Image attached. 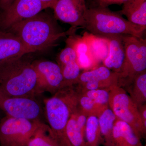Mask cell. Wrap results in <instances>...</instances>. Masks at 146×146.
Listing matches in <instances>:
<instances>
[{"label": "cell", "instance_id": "19", "mask_svg": "<svg viewBox=\"0 0 146 146\" xmlns=\"http://www.w3.org/2000/svg\"><path fill=\"white\" fill-rule=\"evenodd\" d=\"M117 117L109 108L105 110L98 117L100 129L103 139L104 145L112 146L113 127Z\"/></svg>", "mask_w": 146, "mask_h": 146}, {"label": "cell", "instance_id": "22", "mask_svg": "<svg viewBox=\"0 0 146 146\" xmlns=\"http://www.w3.org/2000/svg\"><path fill=\"white\" fill-rule=\"evenodd\" d=\"M27 146H60L50 132L49 126L44 124L29 140Z\"/></svg>", "mask_w": 146, "mask_h": 146}, {"label": "cell", "instance_id": "23", "mask_svg": "<svg viewBox=\"0 0 146 146\" xmlns=\"http://www.w3.org/2000/svg\"><path fill=\"white\" fill-rule=\"evenodd\" d=\"M78 108L88 117L94 116L98 118L105 110L109 106L97 103L90 98L81 94L80 91Z\"/></svg>", "mask_w": 146, "mask_h": 146}, {"label": "cell", "instance_id": "17", "mask_svg": "<svg viewBox=\"0 0 146 146\" xmlns=\"http://www.w3.org/2000/svg\"><path fill=\"white\" fill-rule=\"evenodd\" d=\"M77 55V62L80 69L88 70L96 67L98 63L91 53L87 40L75 34L70 35Z\"/></svg>", "mask_w": 146, "mask_h": 146}, {"label": "cell", "instance_id": "3", "mask_svg": "<svg viewBox=\"0 0 146 146\" xmlns=\"http://www.w3.org/2000/svg\"><path fill=\"white\" fill-rule=\"evenodd\" d=\"M82 28L90 34L101 37L129 35L141 38L146 29L131 23L117 11L100 6L87 8Z\"/></svg>", "mask_w": 146, "mask_h": 146}, {"label": "cell", "instance_id": "7", "mask_svg": "<svg viewBox=\"0 0 146 146\" xmlns=\"http://www.w3.org/2000/svg\"><path fill=\"white\" fill-rule=\"evenodd\" d=\"M44 123L7 116L0 121V146H27L36 130Z\"/></svg>", "mask_w": 146, "mask_h": 146}, {"label": "cell", "instance_id": "25", "mask_svg": "<svg viewBox=\"0 0 146 146\" xmlns=\"http://www.w3.org/2000/svg\"><path fill=\"white\" fill-rule=\"evenodd\" d=\"M128 0H93L89 3V5L88 7L94 6H100L102 7H108L109 6L112 5L123 4Z\"/></svg>", "mask_w": 146, "mask_h": 146}, {"label": "cell", "instance_id": "12", "mask_svg": "<svg viewBox=\"0 0 146 146\" xmlns=\"http://www.w3.org/2000/svg\"><path fill=\"white\" fill-rule=\"evenodd\" d=\"M52 9L56 20L74 28L83 27L87 9L85 0H57Z\"/></svg>", "mask_w": 146, "mask_h": 146}, {"label": "cell", "instance_id": "21", "mask_svg": "<svg viewBox=\"0 0 146 146\" xmlns=\"http://www.w3.org/2000/svg\"><path fill=\"white\" fill-rule=\"evenodd\" d=\"M85 138L86 145L99 146L104 143L100 129L98 118L96 116H89L85 127Z\"/></svg>", "mask_w": 146, "mask_h": 146}, {"label": "cell", "instance_id": "9", "mask_svg": "<svg viewBox=\"0 0 146 146\" xmlns=\"http://www.w3.org/2000/svg\"><path fill=\"white\" fill-rule=\"evenodd\" d=\"M46 9L40 0H16L0 12V31H7L15 24L33 17Z\"/></svg>", "mask_w": 146, "mask_h": 146}, {"label": "cell", "instance_id": "5", "mask_svg": "<svg viewBox=\"0 0 146 146\" xmlns=\"http://www.w3.org/2000/svg\"><path fill=\"white\" fill-rule=\"evenodd\" d=\"M122 38L125 57L119 74L118 86L125 88L146 71V39L129 35H123Z\"/></svg>", "mask_w": 146, "mask_h": 146}, {"label": "cell", "instance_id": "11", "mask_svg": "<svg viewBox=\"0 0 146 146\" xmlns=\"http://www.w3.org/2000/svg\"><path fill=\"white\" fill-rule=\"evenodd\" d=\"M38 76L40 94L48 92L54 94L65 87L61 69L57 63L49 60L33 62Z\"/></svg>", "mask_w": 146, "mask_h": 146}, {"label": "cell", "instance_id": "14", "mask_svg": "<svg viewBox=\"0 0 146 146\" xmlns=\"http://www.w3.org/2000/svg\"><path fill=\"white\" fill-rule=\"evenodd\" d=\"M123 35H115L104 37L108 40L109 51L103 61L104 65L118 75L122 69L125 52Z\"/></svg>", "mask_w": 146, "mask_h": 146}, {"label": "cell", "instance_id": "4", "mask_svg": "<svg viewBox=\"0 0 146 146\" xmlns=\"http://www.w3.org/2000/svg\"><path fill=\"white\" fill-rule=\"evenodd\" d=\"M80 94L76 85L66 86L44 100L45 114L51 133L60 146L64 145L65 127L77 109Z\"/></svg>", "mask_w": 146, "mask_h": 146}, {"label": "cell", "instance_id": "29", "mask_svg": "<svg viewBox=\"0 0 146 146\" xmlns=\"http://www.w3.org/2000/svg\"><path fill=\"white\" fill-rule=\"evenodd\" d=\"M93 1V0H87V1L88 2V4H89V3Z\"/></svg>", "mask_w": 146, "mask_h": 146}, {"label": "cell", "instance_id": "20", "mask_svg": "<svg viewBox=\"0 0 146 146\" xmlns=\"http://www.w3.org/2000/svg\"><path fill=\"white\" fill-rule=\"evenodd\" d=\"M89 45L93 56L98 63L105 60L108 54V40L104 37H99L85 33L84 35Z\"/></svg>", "mask_w": 146, "mask_h": 146}, {"label": "cell", "instance_id": "10", "mask_svg": "<svg viewBox=\"0 0 146 146\" xmlns=\"http://www.w3.org/2000/svg\"><path fill=\"white\" fill-rule=\"evenodd\" d=\"M119 75L104 65L80 74L76 84L80 91L105 89L118 86Z\"/></svg>", "mask_w": 146, "mask_h": 146}, {"label": "cell", "instance_id": "18", "mask_svg": "<svg viewBox=\"0 0 146 146\" xmlns=\"http://www.w3.org/2000/svg\"><path fill=\"white\" fill-rule=\"evenodd\" d=\"M125 88L129 96L138 108L145 104L146 71L137 76L133 82Z\"/></svg>", "mask_w": 146, "mask_h": 146}, {"label": "cell", "instance_id": "27", "mask_svg": "<svg viewBox=\"0 0 146 146\" xmlns=\"http://www.w3.org/2000/svg\"><path fill=\"white\" fill-rule=\"evenodd\" d=\"M16 1V0H0V12L8 8Z\"/></svg>", "mask_w": 146, "mask_h": 146}, {"label": "cell", "instance_id": "13", "mask_svg": "<svg viewBox=\"0 0 146 146\" xmlns=\"http://www.w3.org/2000/svg\"><path fill=\"white\" fill-rule=\"evenodd\" d=\"M33 53L15 35L0 31V64Z\"/></svg>", "mask_w": 146, "mask_h": 146}, {"label": "cell", "instance_id": "30", "mask_svg": "<svg viewBox=\"0 0 146 146\" xmlns=\"http://www.w3.org/2000/svg\"><path fill=\"white\" fill-rule=\"evenodd\" d=\"M86 146H89V145H86Z\"/></svg>", "mask_w": 146, "mask_h": 146}, {"label": "cell", "instance_id": "6", "mask_svg": "<svg viewBox=\"0 0 146 146\" xmlns=\"http://www.w3.org/2000/svg\"><path fill=\"white\" fill-rule=\"evenodd\" d=\"M109 108L117 118L128 124L139 138H145L144 126L138 106L125 89L116 86L109 91Z\"/></svg>", "mask_w": 146, "mask_h": 146}, {"label": "cell", "instance_id": "1", "mask_svg": "<svg viewBox=\"0 0 146 146\" xmlns=\"http://www.w3.org/2000/svg\"><path fill=\"white\" fill-rule=\"evenodd\" d=\"M54 16L42 12L14 25L7 31L15 35L33 52L56 45L61 38L74 34L77 29L66 31L60 28Z\"/></svg>", "mask_w": 146, "mask_h": 146}, {"label": "cell", "instance_id": "15", "mask_svg": "<svg viewBox=\"0 0 146 146\" xmlns=\"http://www.w3.org/2000/svg\"><path fill=\"white\" fill-rule=\"evenodd\" d=\"M112 138V146H143L130 126L118 118L114 123Z\"/></svg>", "mask_w": 146, "mask_h": 146}, {"label": "cell", "instance_id": "31", "mask_svg": "<svg viewBox=\"0 0 146 146\" xmlns=\"http://www.w3.org/2000/svg\"><path fill=\"white\" fill-rule=\"evenodd\" d=\"M1 119H0V121H1Z\"/></svg>", "mask_w": 146, "mask_h": 146}, {"label": "cell", "instance_id": "24", "mask_svg": "<svg viewBox=\"0 0 146 146\" xmlns=\"http://www.w3.org/2000/svg\"><path fill=\"white\" fill-rule=\"evenodd\" d=\"M80 92L97 103L102 105L109 106V91L108 90L96 89L85 91H80Z\"/></svg>", "mask_w": 146, "mask_h": 146}, {"label": "cell", "instance_id": "26", "mask_svg": "<svg viewBox=\"0 0 146 146\" xmlns=\"http://www.w3.org/2000/svg\"><path fill=\"white\" fill-rule=\"evenodd\" d=\"M140 115L144 126L146 127V105H143L138 108Z\"/></svg>", "mask_w": 146, "mask_h": 146}, {"label": "cell", "instance_id": "28", "mask_svg": "<svg viewBox=\"0 0 146 146\" xmlns=\"http://www.w3.org/2000/svg\"><path fill=\"white\" fill-rule=\"evenodd\" d=\"M45 6L47 8H52L53 6L57 0H40Z\"/></svg>", "mask_w": 146, "mask_h": 146}, {"label": "cell", "instance_id": "2", "mask_svg": "<svg viewBox=\"0 0 146 146\" xmlns=\"http://www.w3.org/2000/svg\"><path fill=\"white\" fill-rule=\"evenodd\" d=\"M26 56L0 64V88L11 96L35 98L40 94L33 61Z\"/></svg>", "mask_w": 146, "mask_h": 146}, {"label": "cell", "instance_id": "16", "mask_svg": "<svg viewBox=\"0 0 146 146\" xmlns=\"http://www.w3.org/2000/svg\"><path fill=\"white\" fill-rule=\"evenodd\" d=\"M117 12L131 23L146 29V0H128Z\"/></svg>", "mask_w": 146, "mask_h": 146}, {"label": "cell", "instance_id": "8", "mask_svg": "<svg viewBox=\"0 0 146 146\" xmlns=\"http://www.w3.org/2000/svg\"><path fill=\"white\" fill-rule=\"evenodd\" d=\"M0 109L7 116L29 120L40 121L42 114V106L35 98L11 96L1 88Z\"/></svg>", "mask_w": 146, "mask_h": 146}]
</instances>
